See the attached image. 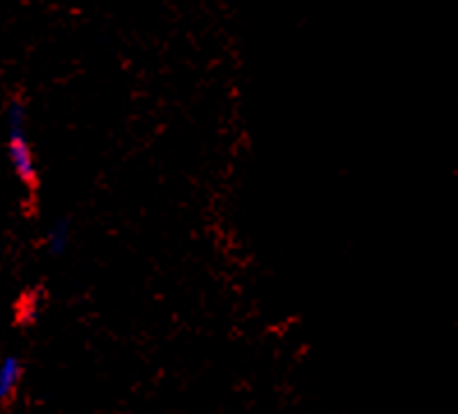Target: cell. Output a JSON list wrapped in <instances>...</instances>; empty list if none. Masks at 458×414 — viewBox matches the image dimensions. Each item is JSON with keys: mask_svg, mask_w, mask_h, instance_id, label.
Here are the masks:
<instances>
[{"mask_svg": "<svg viewBox=\"0 0 458 414\" xmlns=\"http://www.w3.org/2000/svg\"><path fill=\"white\" fill-rule=\"evenodd\" d=\"M5 132H7V159L12 173L17 177L26 193L30 196V207H37L39 193V168L35 159L33 145L28 141V104L23 97H12L5 109Z\"/></svg>", "mask_w": 458, "mask_h": 414, "instance_id": "cell-1", "label": "cell"}, {"mask_svg": "<svg viewBox=\"0 0 458 414\" xmlns=\"http://www.w3.org/2000/svg\"><path fill=\"white\" fill-rule=\"evenodd\" d=\"M70 244H72V219L70 216H58L45 235L46 254L53 256V258H61L70 251Z\"/></svg>", "mask_w": 458, "mask_h": 414, "instance_id": "cell-2", "label": "cell"}, {"mask_svg": "<svg viewBox=\"0 0 458 414\" xmlns=\"http://www.w3.org/2000/svg\"><path fill=\"white\" fill-rule=\"evenodd\" d=\"M42 304H45V293L42 288H30L21 299H19V318L23 321H35L42 311Z\"/></svg>", "mask_w": 458, "mask_h": 414, "instance_id": "cell-4", "label": "cell"}, {"mask_svg": "<svg viewBox=\"0 0 458 414\" xmlns=\"http://www.w3.org/2000/svg\"><path fill=\"white\" fill-rule=\"evenodd\" d=\"M23 377V364L21 359L10 354L0 361V401H7L17 394L19 385Z\"/></svg>", "mask_w": 458, "mask_h": 414, "instance_id": "cell-3", "label": "cell"}]
</instances>
